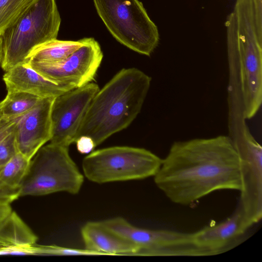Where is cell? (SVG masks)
I'll use <instances>...</instances> for the list:
<instances>
[{"label": "cell", "instance_id": "1", "mask_svg": "<svg viewBox=\"0 0 262 262\" xmlns=\"http://www.w3.org/2000/svg\"><path fill=\"white\" fill-rule=\"evenodd\" d=\"M154 177L171 202L183 206L215 191L241 188L238 154L223 135L173 142Z\"/></svg>", "mask_w": 262, "mask_h": 262}, {"label": "cell", "instance_id": "2", "mask_svg": "<svg viewBox=\"0 0 262 262\" xmlns=\"http://www.w3.org/2000/svg\"><path fill=\"white\" fill-rule=\"evenodd\" d=\"M150 82L149 76L136 68L120 70L93 98L75 142L86 136L96 147L126 128L140 113Z\"/></svg>", "mask_w": 262, "mask_h": 262}, {"label": "cell", "instance_id": "3", "mask_svg": "<svg viewBox=\"0 0 262 262\" xmlns=\"http://www.w3.org/2000/svg\"><path fill=\"white\" fill-rule=\"evenodd\" d=\"M252 0H236L227 16L229 59L240 66L244 119L256 114L262 100V39L257 34Z\"/></svg>", "mask_w": 262, "mask_h": 262}, {"label": "cell", "instance_id": "4", "mask_svg": "<svg viewBox=\"0 0 262 262\" xmlns=\"http://www.w3.org/2000/svg\"><path fill=\"white\" fill-rule=\"evenodd\" d=\"M61 18L55 0H37L12 26L2 34L5 72L27 62L31 52L57 39Z\"/></svg>", "mask_w": 262, "mask_h": 262}, {"label": "cell", "instance_id": "5", "mask_svg": "<svg viewBox=\"0 0 262 262\" xmlns=\"http://www.w3.org/2000/svg\"><path fill=\"white\" fill-rule=\"evenodd\" d=\"M83 180L69 147L50 143L40 148L30 160L19 195L42 196L59 192L76 194Z\"/></svg>", "mask_w": 262, "mask_h": 262}, {"label": "cell", "instance_id": "6", "mask_svg": "<svg viewBox=\"0 0 262 262\" xmlns=\"http://www.w3.org/2000/svg\"><path fill=\"white\" fill-rule=\"evenodd\" d=\"M108 30L120 43L150 56L159 41L158 28L138 0H93Z\"/></svg>", "mask_w": 262, "mask_h": 262}, {"label": "cell", "instance_id": "7", "mask_svg": "<svg viewBox=\"0 0 262 262\" xmlns=\"http://www.w3.org/2000/svg\"><path fill=\"white\" fill-rule=\"evenodd\" d=\"M162 163V159L146 149L113 146L90 153L82 167L88 180L103 184L154 177Z\"/></svg>", "mask_w": 262, "mask_h": 262}, {"label": "cell", "instance_id": "8", "mask_svg": "<svg viewBox=\"0 0 262 262\" xmlns=\"http://www.w3.org/2000/svg\"><path fill=\"white\" fill-rule=\"evenodd\" d=\"M231 138L239 158L241 181L239 207L251 226L262 217V147L245 122Z\"/></svg>", "mask_w": 262, "mask_h": 262}, {"label": "cell", "instance_id": "9", "mask_svg": "<svg viewBox=\"0 0 262 262\" xmlns=\"http://www.w3.org/2000/svg\"><path fill=\"white\" fill-rule=\"evenodd\" d=\"M108 229L136 245L137 254L160 256H198L192 233L150 230L134 226L121 217L101 221Z\"/></svg>", "mask_w": 262, "mask_h": 262}, {"label": "cell", "instance_id": "10", "mask_svg": "<svg viewBox=\"0 0 262 262\" xmlns=\"http://www.w3.org/2000/svg\"><path fill=\"white\" fill-rule=\"evenodd\" d=\"M64 59L56 62L28 61L31 67L48 79L57 83L71 82L77 88L92 81L101 63L103 53L92 37Z\"/></svg>", "mask_w": 262, "mask_h": 262}, {"label": "cell", "instance_id": "11", "mask_svg": "<svg viewBox=\"0 0 262 262\" xmlns=\"http://www.w3.org/2000/svg\"><path fill=\"white\" fill-rule=\"evenodd\" d=\"M99 90L96 83H89L54 98L51 112L50 143L69 147L75 142L90 104Z\"/></svg>", "mask_w": 262, "mask_h": 262}, {"label": "cell", "instance_id": "12", "mask_svg": "<svg viewBox=\"0 0 262 262\" xmlns=\"http://www.w3.org/2000/svg\"><path fill=\"white\" fill-rule=\"evenodd\" d=\"M54 97L41 98L30 111L19 117L15 128L18 152L29 159L52 136L51 108Z\"/></svg>", "mask_w": 262, "mask_h": 262}, {"label": "cell", "instance_id": "13", "mask_svg": "<svg viewBox=\"0 0 262 262\" xmlns=\"http://www.w3.org/2000/svg\"><path fill=\"white\" fill-rule=\"evenodd\" d=\"M251 226L238 206L225 221L192 233L194 241L204 256L224 253L240 244Z\"/></svg>", "mask_w": 262, "mask_h": 262}, {"label": "cell", "instance_id": "14", "mask_svg": "<svg viewBox=\"0 0 262 262\" xmlns=\"http://www.w3.org/2000/svg\"><path fill=\"white\" fill-rule=\"evenodd\" d=\"M3 79L7 91L24 92L41 98H55L77 88L73 83H57L48 79L34 70L28 62L5 72Z\"/></svg>", "mask_w": 262, "mask_h": 262}, {"label": "cell", "instance_id": "15", "mask_svg": "<svg viewBox=\"0 0 262 262\" xmlns=\"http://www.w3.org/2000/svg\"><path fill=\"white\" fill-rule=\"evenodd\" d=\"M84 249L96 254H138L139 248L106 227L101 222H89L81 229Z\"/></svg>", "mask_w": 262, "mask_h": 262}, {"label": "cell", "instance_id": "16", "mask_svg": "<svg viewBox=\"0 0 262 262\" xmlns=\"http://www.w3.org/2000/svg\"><path fill=\"white\" fill-rule=\"evenodd\" d=\"M83 41V38L77 41L57 39L51 40L34 49L30 54L27 61L50 62L60 61L79 48Z\"/></svg>", "mask_w": 262, "mask_h": 262}, {"label": "cell", "instance_id": "17", "mask_svg": "<svg viewBox=\"0 0 262 262\" xmlns=\"http://www.w3.org/2000/svg\"><path fill=\"white\" fill-rule=\"evenodd\" d=\"M41 98L20 91H7L0 102L1 117L7 119L19 117L32 109Z\"/></svg>", "mask_w": 262, "mask_h": 262}, {"label": "cell", "instance_id": "18", "mask_svg": "<svg viewBox=\"0 0 262 262\" xmlns=\"http://www.w3.org/2000/svg\"><path fill=\"white\" fill-rule=\"evenodd\" d=\"M30 159L17 152L0 166V180L8 186L19 189L27 172Z\"/></svg>", "mask_w": 262, "mask_h": 262}, {"label": "cell", "instance_id": "19", "mask_svg": "<svg viewBox=\"0 0 262 262\" xmlns=\"http://www.w3.org/2000/svg\"><path fill=\"white\" fill-rule=\"evenodd\" d=\"M37 0H0V34L15 24Z\"/></svg>", "mask_w": 262, "mask_h": 262}, {"label": "cell", "instance_id": "20", "mask_svg": "<svg viewBox=\"0 0 262 262\" xmlns=\"http://www.w3.org/2000/svg\"><path fill=\"white\" fill-rule=\"evenodd\" d=\"M34 254L59 255H96L94 252L85 249H77L61 247L57 246H39L33 247ZM97 255V254H96Z\"/></svg>", "mask_w": 262, "mask_h": 262}, {"label": "cell", "instance_id": "21", "mask_svg": "<svg viewBox=\"0 0 262 262\" xmlns=\"http://www.w3.org/2000/svg\"><path fill=\"white\" fill-rule=\"evenodd\" d=\"M17 152L14 131L0 142V166Z\"/></svg>", "mask_w": 262, "mask_h": 262}, {"label": "cell", "instance_id": "22", "mask_svg": "<svg viewBox=\"0 0 262 262\" xmlns=\"http://www.w3.org/2000/svg\"><path fill=\"white\" fill-rule=\"evenodd\" d=\"M19 195V189L10 187L0 180V205L10 204Z\"/></svg>", "mask_w": 262, "mask_h": 262}, {"label": "cell", "instance_id": "23", "mask_svg": "<svg viewBox=\"0 0 262 262\" xmlns=\"http://www.w3.org/2000/svg\"><path fill=\"white\" fill-rule=\"evenodd\" d=\"M18 117L12 119L0 118V142L9 134L15 131V125Z\"/></svg>", "mask_w": 262, "mask_h": 262}, {"label": "cell", "instance_id": "24", "mask_svg": "<svg viewBox=\"0 0 262 262\" xmlns=\"http://www.w3.org/2000/svg\"><path fill=\"white\" fill-rule=\"evenodd\" d=\"M256 32L262 39V0H252Z\"/></svg>", "mask_w": 262, "mask_h": 262}, {"label": "cell", "instance_id": "25", "mask_svg": "<svg viewBox=\"0 0 262 262\" xmlns=\"http://www.w3.org/2000/svg\"><path fill=\"white\" fill-rule=\"evenodd\" d=\"M77 148L81 154H90L96 147L92 140L86 136H81L77 139Z\"/></svg>", "mask_w": 262, "mask_h": 262}, {"label": "cell", "instance_id": "26", "mask_svg": "<svg viewBox=\"0 0 262 262\" xmlns=\"http://www.w3.org/2000/svg\"><path fill=\"white\" fill-rule=\"evenodd\" d=\"M13 212L10 204L0 205V247L3 229Z\"/></svg>", "mask_w": 262, "mask_h": 262}, {"label": "cell", "instance_id": "27", "mask_svg": "<svg viewBox=\"0 0 262 262\" xmlns=\"http://www.w3.org/2000/svg\"><path fill=\"white\" fill-rule=\"evenodd\" d=\"M3 58V45L2 34H0V64H1Z\"/></svg>", "mask_w": 262, "mask_h": 262}, {"label": "cell", "instance_id": "28", "mask_svg": "<svg viewBox=\"0 0 262 262\" xmlns=\"http://www.w3.org/2000/svg\"><path fill=\"white\" fill-rule=\"evenodd\" d=\"M0 118H1V114H0Z\"/></svg>", "mask_w": 262, "mask_h": 262}]
</instances>
